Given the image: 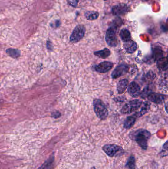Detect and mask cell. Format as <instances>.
<instances>
[{
	"instance_id": "26",
	"label": "cell",
	"mask_w": 168,
	"mask_h": 169,
	"mask_svg": "<svg viewBox=\"0 0 168 169\" xmlns=\"http://www.w3.org/2000/svg\"><path fill=\"white\" fill-rule=\"evenodd\" d=\"M78 1L79 0H68L67 1L68 4L71 5V7L75 8L78 4Z\"/></svg>"
},
{
	"instance_id": "18",
	"label": "cell",
	"mask_w": 168,
	"mask_h": 169,
	"mask_svg": "<svg viewBox=\"0 0 168 169\" xmlns=\"http://www.w3.org/2000/svg\"><path fill=\"white\" fill-rule=\"evenodd\" d=\"M136 122V118L133 116H129L125 120L123 127L126 129H130L134 126Z\"/></svg>"
},
{
	"instance_id": "20",
	"label": "cell",
	"mask_w": 168,
	"mask_h": 169,
	"mask_svg": "<svg viewBox=\"0 0 168 169\" xmlns=\"http://www.w3.org/2000/svg\"><path fill=\"white\" fill-rule=\"evenodd\" d=\"M54 160V155H52L48 160L45 161V162L41 165V167H40V168L38 169H50L51 168L52 165L53 164V162Z\"/></svg>"
},
{
	"instance_id": "7",
	"label": "cell",
	"mask_w": 168,
	"mask_h": 169,
	"mask_svg": "<svg viewBox=\"0 0 168 169\" xmlns=\"http://www.w3.org/2000/svg\"><path fill=\"white\" fill-rule=\"evenodd\" d=\"M129 67L126 64H122L118 65L113 71L111 77L114 79H117L124 75L128 71Z\"/></svg>"
},
{
	"instance_id": "5",
	"label": "cell",
	"mask_w": 168,
	"mask_h": 169,
	"mask_svg": "<svg viewBox=\"0 0 168 169\" xmlns=\"http://www.w3.org/2000/svg\"><path fill=\"white\" fill-rule=\"evenodd\" d=\"M142 102L139 100L130 101L124 106L121 109V113L124 114H130L137 110L142 105Z\"/></svg>"
},
{
	"instance_id": "19",
	"label": "cell",
	"mask_w": 168,
	"mask_h": 169,
	"mask_svg": "<svg viewBox=\"0 0 168 169\" xmlns=\"http://www.w3.org/2000/svg\"><path fill=\"white\" fill-rule=\"evenodd\" d=\"M99 16V13L96 11H88L85 13V17L88 20H96Z\"/></svg>"
},
{
	"instance_id": "1",
	"label": "cell",
	"mask_w": 168,
	"mask_h": 169,
	"mask_svg": "<svg viewBox=\"0 0 168 169\" xmlns=\"http://www.w3.org/2000/svg\"><path fill=\"white\" fill-rule=\"evenodd\" d=\"M129 136L132 140L136 141L143 150L147 149L148 140L151 137V134L149 131L140 129L131 132Z\"/></svg>"
},
{
	"instance_id": "2",
	"label": "cell",
	"mask_w": 168,
	"mask_h": 169,
	"mask_svg": "<svg viewBox=\"0 0 168 169\" xmlns=\"http://www.w3.org/2000/svg\"><path fill=\"white\" fill-rule=\"evenodd\" d=\"M93 107L97 117L101 120H106L109 115V111L104 103L101 100L95 99L93 100Z\"/></svg>"
},
{
	"instance_id": "24",
	"label": "cell",
	"mask_w": 168,
	"mask_h": 169,
	"mask_svg": "<svg viewBox=\"0 0 168 169\" xmlns=\"http://www.w3.org/2000/svg\"><path fill=\"white\" fill-rule=\"evenodd\" d=\"M153 55L154 59L158 60L160 58L162 57L163 52H162V49H160V48H156L153 49Z\"/></svg>"
},
{
	"instance_id": "11",
	"label": "cell",
	"mask_w": 168,
	"mask_h": 169,
	"mask_svg": "<svg viewBox=\"0 0 168 169\" xmlns=\"http://www.w3.org/2000/svg\"><path fill=\"white\" fill-rule=\"evenodd\" d=\"M166 96L161 94L151 93L148 96L150 100L156 104H162L165 100Z\"/></svg>"
},
{
	"instance_id": "15",
	"label": "cell",
	"mask_w": 168,
	"mask_h": 169,
	"mask_svg": "<svg viewBox=\"0 0 168 169\" xmlns=\"http://www.w3.org/2000/svg\"><path fill=\"white\" fill-rule=\"evenodd\" d=\"M128 86V81L126 79L120 80L117 85V90L119 94H122Z\"/></svg>"
},
{
	"instance_id": "17",
	"label": "cell",
	"mask_w": 168,
	"mask_h": 169,
	"mask_svg": "<svg viewBox=\"0 0 168 169\" xmlns=\"http://www.w3.org/2000/svg\"><path fill=\"white\" fill-rule=\"evenodd\" d=\"M119 35H120L121 40L124 42L131 40V34H130L129 31L127 29H123L121 30Z\"/></svg>"
},
{
	"instance_id": "32",
	"label": "cell",
	"mask_w": 168,
	"mask_h": 169,
	"mask_svg": "<svg viewBox=\"0 0 168 169\" xmlns=\"http://www.w3.org/2000/svg\"><path fill=\"white\" fill-rule=\"evenodd\" d=\"M167 22H168V20H167Z\"/></svg>"
},
{
	"instance_id": "30",
	"label": "cell",
	"mask_w": 168,
	"mask_h": 169,
	"mask_svg": "<svg viewBox=\"0 0 168 169\" xmlns=\"http://www.w3.org/2000/svg\"><path fill=\"white\" fill-rule=\"evenodd\" d=\"M90 169H96V168L95 167H92Z\"/></svg>"
},
{
	"instance_id": "28",
	"label": "cell",
	"mask_w": 168,
	"mask_h": 169,
	"mask_svg": "<svg viewBox=\"0 0 168 169\" xmlns=\"http://www.w3.org/2000/svg\"><path fill=\"white\" fill-rule=\"evenodd\" d=\"M47 48H48V49H49V50H51V51L52 49L51 43L49 41L47 42Z\"/></svg>"
},
{
	"instance_id": "6",
	"label": "cell",
	"mask_w": 168,
	"mask_h": 169,
	"mask_svg": "<svg viewBox=\"0 0 168 169\" xmlns=\"http://www.w3.org/2000/svg\"><path fill=\"white\" fill-rule=\"evenodd\" d=\"M102 149L105 153L110 157L117 155L120 152L123 151L122 147L114 144H108L104 145Z\"/></svg>"
},
{
	"instance_id": "25",
	"label": "cell",
	"mask_w": 168,
	"mask_h": 169,
	"mask_svg": "<svg viewBox=\"0 0 168 169\" xmlns=\"http://www.w3.org/2000/svg\"><path fill=\"white\" fill-rule=\"evenodd\" d=\"M151 93V90L148 87H147V88H144V89L143 90V91L140 93V96H141L142 98L144 99V98L148 97L149 95Z\"/></svg>"
},
{
	"instance_id": "13",
	"label": "cell",
	"mask_w": 168,
	"mask_h": 169,
	"mask_svg": "<svg viewBox=\"0 0 168 169\" xmlns=\"http://www.w3.org/2000/svg\"><path fill=\"white\" fill-rule=\"evenodd\" d=\"M124 48L127 52L129 53H133L136 51L137 49V45L136 43L132 40H129L128 41L124 42Z\"/></svg>"
},
{
	"instance_id": "3",
	"label": "cell",
	"mask_w": 168,
	"mask_h": 169,
	"mask_svg": "<svg viewBox=\"0 0 168 169\" xmlns=\"http://www.w3.org/2000/svg\"><path fill=\"white\" fill-rule=\"evenodd\" d=\"M117 30L116 28L110 26L106 32L105 39L110 47H115L117 45L118 41L117 36Z\"/></svg>"
},
{
	"instance_id": "21",
	"label": "cell",
	"mask_w": 168,
	"mask_h": 169,
	"mask_svg": "<svg viewBox=\"0 0 168 169\" xmlns=\"http://www.w3.org/2000/svg\"><path fill=\"white\" fill-rule=\"evenodd\" d=\"M125 167L127 169H136V160L133 155H131L129 157Z\"/></svg>"
},
{
	"instance_id": "12",
	"label": "cell",
	"mask_w": 168,
	"mask_h": 169,
	"mask_svg": "<svg viewBox=\"0 0 168 169\" xmlns=\"http://www.w3.org/2000/svg\"><path fill=\"white\" fill-rule=\"evenodd\" d=\"M150 104L148 102L142 103L140 107L137 110V112L135 113V116L137 117H142L143 115L148 112L150 108Z\"/></svg>"
},
{
	"instance_id": "27",
	"label": "cell",
	"mask_w": 168,
	"mask_h": 169,
	"mask_svg": "<svg viewBox=\"0 0 168 169\" xmlns=\"http://www.w3.org/2000/svg\"><path fill=\"white\" fill-rule=\"evenodd\" d=\"M60 116V113L59 112H53L52 114V117H54L55 118H57Z\"/></svg>"
},
{
	"instance_id": "16",
	"label": "cell",
	"mask_w": 168,
	"mask_h": 169,
	"mask_svg": "<svg viewBox=\"0 0 168 169\" xmlns=\"http://www.w3.org/2000/svg\"><path fill=\"white\" fill-rule=\"evenodd\" d=\"M94 54L96 56H98L101 59H104L109 57L111 54V52L110 49H108L107 48H105L103 50L94 52Z\"/></svg>"
},
{
	"instance_id": "4",
	"label": "cell",
	"mask_w": 168,
	"mask_h": 169,
	"mask_svg": "<svg viewBox=\"0 0 168 169\" xmlns=\"http://www.w3.org/2000/svg\"><path fill=\"white\" fill-rule=\"evenodd\" d=\"M86 31L84 26L81 24L77 25L73 30L70 37L71 43H76L84 38Z\"/></svg>"
},
{
	"instance_id": "9",
	"label": "cell",
	"mask_w": 168,
	"mask_h": 169,
	"mask_svg": "<svg viewBox=\"0 0 168 169\" xmlns=\"http://www.w3.org/2000/svg\"><path fill=\"white\" fill-rule=\"evenodd\" d=\"M128 12V7L124 4H119L112 8V13L114 15L120 16L124 15Z\"/></svg>"
},
{
	"instance_id": "22",
	"label": "cell",
	"mask_w": 168,
	"mask_h": 169,
	"mask_svg": "<svg viewBox=\"0 0 168 169\" xmlns=\"http://www.w3.org/2000/svg\"><path fill=\"white\" fill-rule=\"evenodd\" d=\"M9 56L13 59H17L20 56V52L19 50L15 49H8L6 50Z\"/></svg>"
},
{
	"instance_id": "8",
	"label": "cell",
	"mask_w": 168,
	"mask_h": 169,
	"mask_svg": "<svg viewBox=\"0 0 168 169\" xmlns=\"http://www.w3.org/2000/svg\"><path fill=\"white\" fill-rule=\"evenodd\" d=\"M114 64L110 61H104L94 66V70L99 73H106L113 68Z\"/></svg>"
},
{
	"instance_id": "10",
	"label": "cell",
	"mask_w": 168,
	"mask_h": 169,
	"mask_svg": "<svg viewBox=\"0 0 168 169\" xmlns=\"http://www.w3.org/2000/svg\"><path fill=\"white\" fill-rule=\"evenodd\" d=\"M140 87L135 82H131L128 87L129 94L133 97H138L140 95Z\"/></svg>"
},
{
	"instance_id": "14",
	"label": "cell",
	"mask_w": 168,
	"mask_h": 169,
	"mask_svg": "<svg viewBox=\"0 0 168 169\" xmlns=\"http://www.w3.org/2000/svg\"><path fill=\"white\" fill-rule=\"evenodd\" d=\"M157 67L160 70L165 71L168 69V57H162L157 61Z\"/></svg>"
},
{
	"instance_id": "23",
	"label": "cell",
	"mask_w": 168,
	"mask_h": 169,
	"mask_svg": "<svg viewBox=\"0 0 168 169\" xmlns=\"http://www.w3.org/2000/svg\"><path fill=\"white\" fill-rule=\"evenodd\" d=\"M159 155L161 157H166L168 155V140H167L163 145L161 150L159 153Z\"/></svg>"
},
{
	"instance_id": "33",
	"label": "cell",
	"mask_w": 168,
	"mask_h": 169,
	"mask_svg": "<svg viewBox=\"0 0 168 169\" xmlns=\"http://www.w3.org/2000/svg\"></svg>"
},
{
	"instance_id": "29",
	"label": "cell",
	"mask_w": 168,
	"mask_h": 169,
	"mask_svg": "<svg viewBox=\"0 0 168 169\" xmlns=\"http://www.w3.org/2000/svg\"><path fill=\"white\" fill-rule=\"evenodd\" d=\"M165 108L166 112L168 114V101L167 103H166L165 105Z\"/></svg>"
},
{
	"instance_id": "31",
	"label": "cell",
	"mask_w": 168,
	"mask_h": 169,
	"mask_svg": "<svg viewBox=\"0 0 168 169\" xmlns=\"http://www.w3.org/2000/svg\"><path fill=\"white\" fill-rule=\"evenodd\" d=\"M144 1H148V0H144Z\"/></svg>"
}]
</instances>
